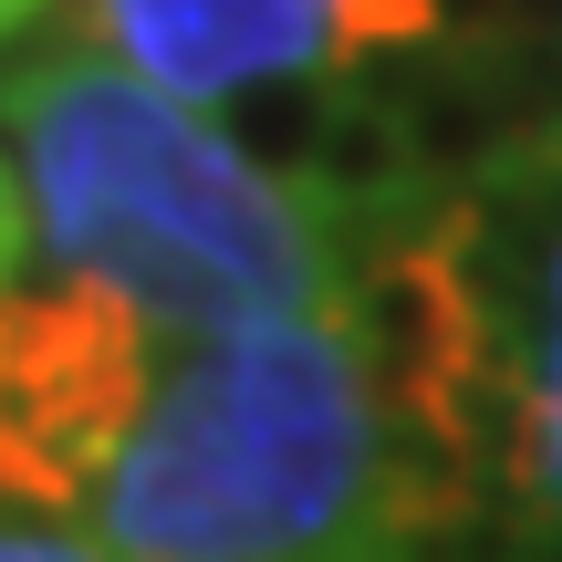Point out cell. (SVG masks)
<instances>
[{
  "label": "cell",
  "instance_id": "obj_1",
  "mask_svg": "<svg viewBox=\"0 0 562 562\" xmlns=\"http://www.w3.org/2000/svg\"><path fill=\"white\" fill-rule=\"evenodd\" d=\"M0 136L63 271L125 292L157 334H240L344 313V220L313 188H271L240 136L104 53L0 74Z\"/></svg>",
  "mask_w": 562,
  "mask_h": 562
},
{
  "label": "cell",
  "instance_id": "obj_2",
  "mask_svg": "<svg viewBox=\"0 0 562 562\" xmlns=\"http://www.w3.org/2000/svg\"><path fill=\"white\" fill-rule=\"evenodd\" d=\"M125 562H406L385 417L344 313L209 334L83 501Z\"/></svg>",
  "mask_w": 562,
  "mask_h": 562
},
{
  "label": "cell",
  "instance_id": "obj_3",
  "mask_svg": "<svg viewBox=\"0 0 562 562\" xmlns=\"http://www.w3.org/2000/svg\"><path fill=\"white\" fill-rule=\"evenodd\" d=\"M157 396V323L63 271L0 292V510H83Z\"/></svg>",
  "mask_w": 562,
  "mask_h": 562
},
{
  "label": "cell",
  "instance_id": "obj_4",
  "mask_svg": "<svg viewBox=\"0 0 562 562\" xmlns=\"http://www.w3.org/2000/svg\"><path fill=\"white\" fill-rule=\"evenodd\" d=\"M74 42L188 104L250 94L271 74H355L344 0H74Z\"/></svg>",
  "mask_w": 562,
  "mask_h": 562
},
{
  "label": "cell",
  "instance_id": "obj_5",
  "mask_svg": "<svg viewBox=\"0 0 562 562\" xmlns=\"http://www.w3.org/2000/svg\"><path fill=\"white\" fill-rule=\"evenodd\" d=\"M501 199L531 209L521 323L501 313V344H510V490L542 521H562V136L531 146V157H501Z\"/></svg>",
  "mask_w": 562,
  "mask_h": 562
},
{
  "label": "cell",
  "instance_id": "obj_6",
  "mask_svg": "<svg viewBox=\"0 0 562 562\" xmlns=\"http://www.w3.org/2000/svg\"><path fill=\"white\" fill-rule=\"evenodd\" d=\"M21 261H32V209H21V178H11V157H0V292L21 281Z\"/></svg>",
  "mask_w": 562,
  "mask_h": 562
}]
</instances>
